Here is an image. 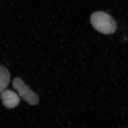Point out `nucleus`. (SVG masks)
Here are the masks:
<instances>
[{"label":"nucleus","mask_w":128,"mask_h":128,"mask_svg":"<svg viewBox=\"0 0 128 128\" xmlns=\"http://www.w3.org/2000/svg\"><path fill=\"white\" fill-rule=\"evenodd\" d=\"M92 25L98 32L104 34H111L116 30L117 25L114 19L109 14L97 12L92 14Z\"/></svg>","instance_id":"obj_1"},{"label":"nucleus","mask_w":128,"mask_h":128,"mask_svg":"<svg viewBox=\"0 0 128 128\" xmlns=\"http://www.w3.org/2000/svg\"><path fill=\"white\" fill-rule=\"evenodd\" d=\"M12 86L18 92L19 96L28 104L31 105L38 104L39 98L38 94L26 86L20 78H15L12 82Z\"/></svg>","instance_id":"obj_2"},{"label":"nucleus","mask_w":128,"mask_h":128,"mask_svg":"<svg viewBox=\"0 0 128 128\" xmlns=\"http://www.w3.org/2000/svg\"><path fill=\"white\" fill-rule=\"evenodd\" d=\"M10 76L8 69L4 66H0V94L6 89L7 87Z\"/></svg>","instance_id":"obj_4"},{"label":"nucleus","mask_w":128,"mask_h":128,"mask_svg":"<svg viewBox=\"0 0 128 128\" xmlns=\"http://www.w3.org/2000/svg\"><path fill=\"white\" fill-rule=\"evenodd\" d=\"M0 99L5 107L8 109H13L18 105L20 99L14 92L5 89L1 93Z\"/></svg>","instance_id":"obj_3"}]
</instances>
